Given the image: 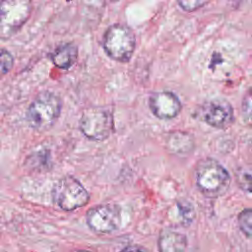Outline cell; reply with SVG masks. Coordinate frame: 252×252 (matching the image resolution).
Segmentation results:
<instances>
[{
  "label": "cell",
  "instance_id": "cell-1",
  "mask_svg": "<svg viewBox=\"0 0 252 252\" xmlns=\"http://www.w3.org/2000/svg\"><path fill=\"white\" fill-rule=\"evenodd\" d=\"M194 175L199 191L208 198L224 195L231 182L228 171L213 158L201 159L196 164Z\"/></svg>",
  "mask_w": 252,
  "mask_h": 252
},
{
  "label": "cell",
  "instance_id": "cell-2",
  "mask_svg": "<svg viewBox=\"0 0 252 252\" xmlns=\"http://www.w3.org/2000/svg\"><path fill=\"white\" fill-rule=\"evenodd\" d=\"M60 97L51 92H42L30 104L26 119L29 125L36 131H45L52 127L61 112Z\"/></svg>",
  "mask_w": 252,
  "mask_h": 252
},
{
  "label": "cell",
  "instance_id": "cell-3",
  "mask_svg": "<svg viewBox=\"0 0 252 252\" xmlns=\"http://www.w3.org/2000/svg\"><path fill=\"white\" fill-rule=\"evenodd\" d=\"M102 46L105 53L111 59L122 63L128 62L135 50V34L125 25H112L103 34Z\"/></svg>",
  "mask_w": 252,
  "mask_h": 252
},
{
  "label": "cell",
  "instance_id": "cell-4",
  "mask_svg": "<svg viewBox=\"0 0 252 252\" xmlns=\"http://www.w3.org/2000/svg\"><path fill=\"white\" fill-rule=\"evenodd\" d=\"M79 127L81 132L92 141H103L114 131V121L110 110L94 106L84 110Z\"/></svg>",
  "mask_w": 252,
  "mask_h": 252
},
{
  "label": "cell",
  "instance_id": "cell-5",
  "mask_svg": "<svg viewBox=\"0 0 252 252\" xmlns=\"http://www.w3.org/2000/svg\"><path fill=\"white\" fill-rule=\"evenodd\" d=\"M52 200L64 211H73L84 207L90 201V195L82 183L73 176L59 179L52 189Z\"/></svg>",
  "mask_w": 252,
  "mask_h": 252
},
{
  "label": "cell",
  "instance_id": "cell-6",
  "mask_svg": "<svg viewBox=\"0 0 252 252\" xmlns=\"http://www.w3.org/2000/svg\"><path fill=\"white\" fill-rule=\"evenodd\" d=\"M32 0H2L0 8V35L5 39L16 33L28 21Z\"/></svg>",
  "mask_w": 252,
  "mask_h": 252
},
{
  "label": "cell",
  "instance_id": "cell-7",
  "mask_svg": "<svg viewBox=\"0 0 252 252\" xmlns=\"http://www.w3.org/2000/svg\"><path fill=\"white\" fill-rule=\"evenodd\" d=\"M89 227L100 234L117 230L121 225V210L115 204H100L91 208L86 215Z\"/></svg>",
  "mask_w": 252,
  "mask_h": 252
},
{
  "label": "cell",
  "instance_id": "cell-8",
  "mask_svg": "<svg viewBox=\"0 0 252 252\" xmlns=\"http://www.w3.org/2000/svg\"><path fill=\"white\" fill-rule=\"evenodd\" d=\"M202 119L210 126L225 129L234 121V111L231 104L221 98L206 101L201 107Z\"/></svg>",
  "mask_w": 252,
  "mask_h": 252
},
{
  "label": "cell",
  "instance_id": "cell-9",
  "mask_svg": "<svg viewBox=\"0 0 252 252\" xmlns=\"http://www.w3.org/2000/svg\"><path fill=\"white\" fill-rule=\"evenodd\" d=\"M149 107L156 117L162 120L175 118L182 109L180 99L170 92L153 94L149 98Z\"/></svg>",
  "mask_w": 252,
  "mask_h": 252
},
{
  "label": "cell",
  "instance_id": "cell-10",
  "mask_svg": "<svg viewBox=\"0 0 252 252\" xmlns=\"http://www.w3.org/2000/svg\"><path fill=\"white\" fill-rule=\"evenodd\" d=\"M50 58L53 64L60 69H69L72 67L78 58V48L73 43L60 44L51 53Z\"/></svg>",
  "mask_w": 252,
  "mask_h": 252
},
{
  "label": "cell",
  "instance_id": "cell-11",
  "mask_svg": "<svg viewBox=\"0 0 252 252\" xmlns=\"http://www.w3.org/2000/svg\"><path fill=\"white\" fill-rule=\"evenodd\" d=\"M186 246V236L175 230H164L158 238V248L163 252L183 251Z\"/></svg>",
  "mask_w": 252,
  "mask_h": 252
},
{
  "label": "cell",
  "instance_id": "cell-12",
  "mask_svg": "<svg viewBox=\"0 0 252 252\" xmlns=\"http://www.w3.org/2000/svg\"><path fill=\"white\" fill-rule=\"evenodd\" d=\"M167 149L174 154L185 155L192 151L194 143L191 136L184 132H174L166 140Z\"/></svg>",
  "mask_w": 252,
  "mask_h": 252
},
{
  "label": "cell",
  "instance_id": "cell-13",
  "mask_svg": "<svg viewBox=\"0 0 252 252\" xmlns=\"http://www.w3.org/2000/svg\"><path fill=\"white\" fill-rule=\"evenodd\" d=\"M237 222L244 236L252 240V209H244L241 211L238 215Z\"/></svg>",
  "mask_w": 252,
  "mask_h": 252
},
{
  "label": "cell",
  "instance_id": "cell-14",
  "mask_svg": "<svg viewBox=\"0 0 252 252\" xmlns=\"http://www.w3.org/2000/svg\"><path fill=\"white\" fill-rule=\"evenodd\" d=\"M178 217L181 220V223L184 225H189L194 218H195V211L193 206L189 202H179L176 205Z\"/></svg>",
  "mask_w": 252,
  "mask_h": 252
},
{
  "label": "cell",
  "instance_id": "cell-15",
  "mask_svg": "<svg viewBox=\"0 0 252 252\" xmlns=\"http://www.w3.org/2000/svg\"><path fill=\"white\" fill-rule=\"evenodd\" d=\"M241 114L245 124L252 127V87L243 96L241 102Z\"/></svg>",
  "mask_w": 252,
  "mask_h": 252
},
{
  "label": "cell",
  "instance_id": "cell-16",
  "mask_svg": "<svg viewBox=\"0 0 252 252\" xmlns=\"http://www.w3.org/2000/svg\"><path fill=\"white\" fill-rule=\"evenodd\" d=\"M236 182L240 189L252 195V171L242 170L236 173Z\"/></svg>",
  "mask_w": 252,
  "mask_h": 252
},
{
  "label": "cell",
  "instance_id": "cell-17",
  "mask_svg": "<svg viewBox=\"0 0 252 252\" xmlns=\"http://www.w3.org/2000/svg\"><path fill=\"white\" fill-rule=\"evenodd\" d=\"M0 70H1V75H5L6 73H8L11 68L13 67V56L11 55V53L9 51H7L6 49L2 48L1 49V56H0Z\"/></svg>",
  "mask_w": 252,
  "mask_h": 252
},
{
  "label": "cell",
  "instance_id": "cell-18",
  "mask_svg": "<svg viewBox=\"0 0 252 252\" xmlns=\"http://www.w3.org/2000/svg\"><path fill=\"white\" fill-rule=\"evenodd\" d=\"M179 6L187 12H194L205 6L209 0H177Z\"/></svg>",
  "mask_w": 252,
  "mask_h": 252
},
{
  "label": "cell",
  "instance_id": "cell-19",
  "mask_svg": "<svg viewBox=\"0 0 252 252\" xmlns=\"http://www.w3.org/2000/svg\"><path fill=\"white\" fill-rule=\"evenodd\" d=\"M111 1H117V0H111Z\"/></svg>",
  "mask_w": 252,
  "mask_h": 252
},
{
  "label": "cell",
  "instance_id": "cell-20",
  "mask_svg": "<svg viewBox=\"0 0 252 252\" xmlns=\"http://www.w3.org/2000/svg\"><path fill=\"white\" fill-rule=\"evenodd\" d=\"M67 1H69V0H67Z\"/></svg>",
  "mask_w": 252,
  "mask_h": 252
}]
</instances>
